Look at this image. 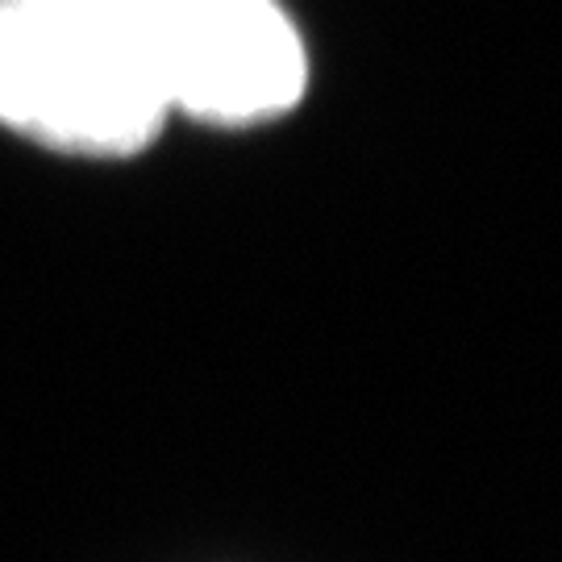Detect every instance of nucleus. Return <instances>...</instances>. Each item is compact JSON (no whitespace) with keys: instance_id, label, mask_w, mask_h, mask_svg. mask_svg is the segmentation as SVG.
<instances>
[{"instance_id":"obj_1","label":"nucleus","mask_w":562,"mask_h":562,"mask_svg":"<svg viewBox=\"0 0 562 562\" xmlns=\"http://www.w3.org/2000/svg\"><path fill=\"white\" fill-rule=\"evenodd\" d=\"M167 117L142 0H0L4 130L80 159H130Z\"/></svg>"},{"instance_id":"obj_2","label":"nucleus","mask_w":562,"mask_h":562,"mask_svg":"<svg viewBox=\"0 0 562 562\" xmlns=\"http://www.w3.org/2000/svg\"><path fill=\"white\" fill-rule=\"evenodd\" d=\"M171 117L255 130L308 92L301 25L280 0H142Z\"/></svg>"}]
</instances>
